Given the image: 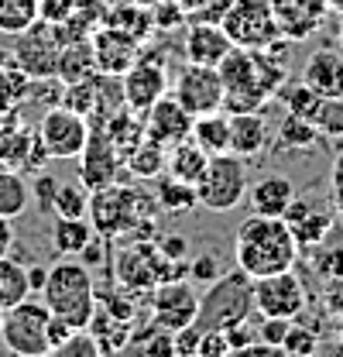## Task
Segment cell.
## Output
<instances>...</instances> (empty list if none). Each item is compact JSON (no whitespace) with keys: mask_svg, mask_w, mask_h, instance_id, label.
<instances>
[{"mask_svg":"<svg viewBox=\"0 0 343 357\" xmlns=\"http://www.w3.org/2000/svg\"><path fill=\"white\" fill-rule=\"evenodd\" d=\"M234 258H237V268L247 271L251 278H264V275L296 268L299 244H296L289 223L282 220V217H261V213H251L247 220L237 227Z\"/></svg>","mask_w":343,"mask_h":357,"instance_id":"6da1fadb","label":"cell"},{"mask_svg":"<svg viewBox=\"0 0 343 357\" xmlns=\"http://www.w3.org/2000/svg\"><path fill=\"white\" fill-rule=\"evenodd\" d=\"M52 316H62L76 330H86L93 312H96V282L93 268H86L76 255H62V261L48 268L45 285L38 292Z\"/></svg>","mask_w":343,"mask_h":357,"instance_id":"7a4b0ae2","label":"cell"},{"mask_svg":"<svg viewBox=\"0 0 343 357\" xmlns=\"http://www.w3.org/2000/svg\"><path fill=\"white\" fill-rule=\"evenodd\" d=\"M254 312V278L241 268L234 271H220L206 296H199V312H196V326L206 333V330H227L234 323H244L251 319Z\"/></svg>","mask_w":343,"mask_h":357,"instance_id":"3957f363","label":"cell"},{"mask_svg":"<svg viewBox=\"0 0 343 357\" xmlns=\"http://www.w3.org/2000/svg\"><path fill=\"white\" fill-rule=\"evenodd\" d=\"M48 319H52L48 306L42 299H35V296H28L17 306L3 310V323H0L3 347L17 357L52 354V347H48Z\"/></svg>","mask_w":343,"mask_h":357,"instance_id":"277c9868","label":"cell"},{"mask_svg":"<svg viewBox=\"0 0 343 357\" xmlns=\"http://www.w3.org/2000/svg\"><path fill=\"white\" fill-rule=\"evenodd\" d=\"M196 196H199V206H206V210H213V213L234 210V206L247 196V169H244V158L234 155V151L210 155L206 172L196 182Z\"/></svg>","mask_w":343,"mask_h":357,"instance_id":"5b68a950","label":"cell"},{"mask_svg":"<svg viewBox=\"0 0 343 357\" xmlns=\"http://www.w3.org/2000/svg\"><path fill=\"white\" fill-rule=\"evenodd\" d=\"M220 28L237 48H268L282 38L271 0H230L220 14Z\"/></svg>","mask_w":343,"mask_h":357,"instance_id":"8992f818","label":"cell"},{"mask_svg":"<svg viewBox=\"0 0 343 357\" xmlns=\"http://www.w3.org/2000/svg\"><path fill=\"white\" fill-rule=\"evenodd\" d=\"M69 42L66 24H52V21H35L28 31L14 35V66L21 73H28L31 79L55 76L59 69V52Z\"/></svg>","mask_w":343,"mask_h":357,"instance_id":"52a82bcc","label":"cell"},{"mask_svg":"<svg viewBox=\"0 0 343 357\" xmlns=\"http://www.w3.org/2000/svg\"><path fill=\"white\" fill-rule=\"evenodd\" d=\"M35 134L45 144L48 158H79V151L86 148V137H89V124H86L83 114L55 103L42 114Z\"/></svg>","mask_w":343,"mask_h":357,"instance_id":"ba28073f","label":"cell"},{"mask_svg":"<svg viewBox=\"0 0 343 357\" xmlns=\"http://www.w3.org/2000/svg\"><path fill=\"white\" fill-rule=\"evenodd\" d=\"M144 206H148V203H144L137 192H130V189H117V182H114V185L93 189L86 217H89V223H93V230H96V234L114 237V234L128 230L130 220H141V210H144Z\"/></svg>","mask_w":343,"mask_h":357,"instance_id":"9c48e42d","label":"cell"},{"mask_svg":"<svg viewBox=\"0 0 343 357\" xmlns=\"http://www.w3.org/2000/svg\"><path fill=\"white\" fill-rule=\"evenodd\" d=\"M223 79L216 73V66H199V62H189L185 69H178L175 83H172V96L192 114H213L223 110Z\"/></svg>","mask_w":343,"mask_h":357,"instance_id":"30bf717a","label":"cell"},{"mask_svg":"<svg viewBox=\"0 0 343 357\" xmlns=\"http://www.w3.org/2000/svg\"><path fill=\"white\" fill-rule=\"evenodd\" d=\"M305 310V285L302 278L285 268L275 275L254 278V312L257 316H282V319H296Z\"/></svg>","mask_w":343,"mask_h":357,"instance_id":"8fae6325","label":"cell"},{"mask_svg":"<svg viewBox=\"0 0 343 357\" xmlns=\"http://www.w3.org/2000/svg\"><path fill=\"white\" fill-rule=\"evenodd\" d=\"M196 312H199V296L189 282L182 278H165L155 285L151 292V323H158L162 330H182L189 323H196Z\"/></svg>","mask_w":343,"mask_h":357,"instance_id":"7c38bea8","label":"cell"},{"mask_svg":"<svg viewBox=\"0 0 343 357\" xmlns=\"http://www.w3.org/2000/svg\"><path fill=\"white\" fill-rule=\"evenodd\" d=\"M89 48H93L96 73H107V76H124L141 59V38H134L130 31H121L114 24H96L89 31Z\"/></svg>","mask_w":343,"mask_h":357,"instance_id":"4fadbf2b","label":"cell"},{"mask_svg":"<svg viewBox=\"0 0 343 357\" xmlns=\"http://www.w3.org/2000/svg\"><path fill=\"white\" fill-rule=\"evenodd\" d=\"M282 100H285L289 114L309 121L319 134H326V137H340L343 134V100H326V96L312 93L305 83L285 89Z\"/></svg>","mask_w":343,"mask_h":357,"instance_id":"5bb4252c","label":"cell"},{"mask_svg":"<svg viewBox=\"0 0 343 357\" xmlns=\"http://www.w3.org/2000/svg\"><path fill=\"white\" fill-rule=\"evenodd\" d=\"M121 165H124V155L114 148L110 134L100 131L86 137V148L79 151V182L86 189H103V185H114L121 176Z\"/></svg>","mask_w":343,"mask_h":357,"instance_id":"9a60e30c","label":"cell"},{"mask_svg":"<svg viewBox=\"0 0 343 357\" xmlns=\"http://www.w3.org/2000/svg\"><path fill=\"white\" fill-rule=\"evenodd\" d=\"M121 89H124V103H128L130 110H141L144 114L155 100H162L169 93L165 62H155V59H148L141 52V59L121 76Z\"/></svg>","mask_w":343,"mask_h":357,"instance_id":"2e32d148","label":"cell"},{"mask_svg":"<svg viewBox=\"0 0 343 357\" xmlns=\"http://www.w3.org/2000/svg\"><path fill=\"white\" fill-rule=\"evenodd\" d=\"M282 220L289 223V230H292L299 251H312L316 244H323V241L330 237V230H333V223H337V213L326 210V206L316 203V199H302V196H296Z\"/></svg>","mask_w":343,"mask_h":357,"instance_id":"e0dca14e","label":"cell"},{"mask_svg":"<svg viewBox=\"0 0 343 357\" xmlns=\"http://www.w3.org/2000/svg\"><path fill=\"white\" fill-rule=\"evenodd\" d=\"M189 131H192V114L172 93H165L162 100H155L144 110V134L155 137V141H162L165 148H172L182 137H189Z\"/></svg>","mask_w":343,"mask_h":357,"instance_id":"ac0fdd59","label":"cell"},{"mask_svg":"<svg viewBox=\"0 0 343 357\" xmlns=\"http://www.w3.org/2000/svg\"><path fill=\"white\" fill-rule=\"evenodd\" d=\"M271 10H275L282 38L302 42L323 24L330 7H326V0H271Z\"/></svg>","mask_w":343,"mask_h":357,"instance_id":"d6986e66","label":"cell"},{"mask_svg":"<svg viewBox=\"0 0 343 357\" xmlns=\"http://www.w3.org/2000/svg\"><path fill=\"white\" fill-rule=\"evenodd\" d=\"M48 151L38 141V134H31L21 124H3L0 128V169H42Z\"/></svg>","mask_w":343,"mask_h":357,"instance_id":"ffe728a7","label":"cell"},{"mask_svg":"<svg viewBox=\"0 0 343 357\" xmlns=\"http://www.w3.org/2000/svg\"><path fill=\"white\" fill-rule=\"evenodd\" d=\"M185 59L199 62V66H220V59L234 48V42L227 38V31L220 28V21L210 17H196L185 31Z\"/></svg>","mask_w":343,"mask_h":357,"instance_id":"44dd1931","label":"cell"},{"mask_svg":"<svg viewBox=\"0 0 343 357\" xmlns=\"http://www.w3.org/2000/svg\"><path fill=\"white\" fill-rule=\"evenodd\" d=\"M302 83L326 100H343V52L333 48L312 52L302 69Z\"/></svg>","mask_w":343,"mask_h":357,"instance_id":"7402d4cb","label":"cell"},{"mask_svg":"<svg viewBox=\"0 0 343 357\" xmlns=\"http://www.w3.org/2000/svg\"><path fill=\"white\" fill-rule=\"evenodd\" d=\"M271 137L268 128V117L257 114V110H241V114H230V151L241 155V158H254L257 151H264Z\"/></svg>","mask_w":343,"mask_h":357,"instance_id":"603a6c76","label":"cell"},{"mask_svg":"<svg viewBox=\"0 0 343 357\" xmlns=\"http://www.w3.org/2000/svg\"><path fill=\"white\" fill-rule=\"evenodd\" d=\"M296 185L292 178L285 176H264L257 178L254 185H247V199H251V210L261 217H285V210L292 206L296 199Z\"/></svg>","mask_w":343,"mask_h":357,"instance_id":"cb8c5ba5","label":"cell"},{"mask_svg":"<svg viewBox=\"0 0 343 357\" xmlns=\"http://www.w3.org/2000/svg\"><path fill=\"white\" fill-rule=\"evenodd\" d=\"M206 165H210V155L192 141V137H182V141H175L169 148V162H165V172L172 178H178V182H189V185H196L199 176L206 172Z\"/></svg>","mask_w":343,"mask_h":357,"instance_id":"d4e9b609","label":"cell"},{"mask_svg":"<svg viewBox=\"0 0 343 357\" xmlns=\"http://www.w3.org/2000/svg\"><path fill=\"white\" fill-rule=\"evenodd\" d=\"M59 83H79L96 76V62H93V48H89V35L86 38H69L59 52V69H55Z\"/></svg>","mask_w":343,"mask_h":357,"instance_id":"484cf974","label":"cell"},{"mask_svg":"<svg viewBox=\"0 0 343 357\" xmlns=\"http://www.w3.org/2000/svg\"><path fill=\"white\" fill-rule=\"evenodd\" d=\"M189 137H192L206 155H223V151H230V114L213 110V114L192 117V131H189Z\"/></svg>","mask_w":343,"mask_h":357,"instance_id":"4316f807","label":"cell"},{"mask_svg":"<svg viewBox=\"0 0 343 357\" xmlns=\"http://www.w3.org/2000/svg\"><path fill=\"white\" fill-rule=\"evenodd\" d=\"M96 237L89 217H55L52 223V244L59 255H79L86 244Z\"/></svg>","mask_w":343,"mask_h":357,"instance_id":"83f0119b","label":"cell"},{"mask_svg":"<svg viewBox=\"0 0 343 357\" xmlns=\"http://www.w3.org/2000/svg\"><path fill=\"white\" fill-rule=\"evenodd\" d=\"M107 134H110L114 148H117L121 155H128L130 148H137V144L148 137V134H144V114H141V110H130L128 103H124L121 110L110 114Z\"/></svg>","mask_w":343,"mask_h":357,"instance_id":"f1b7e54d","label":"cell"},{"mask_svg":"<svg viewBox=\"0 0 343 357\" xmlns=\"http://www.w3.org/2000/svg\"><path fill=\"white\" fill-rule=\"evenodd\" d=\"M165 162H169V148H165L162 141H155V137H144L137 148H130L128 155H124V165H128L137 178L162 176V172H165Z\"/></svg>","mask_w":343,"mask_h":357,"instance_id":"f546056e","label":"cell"},{"mask_svg":"<svg viewBox=\"0 0 343 357\" xmlns=\"http://www.w3.org/2000/svg\"><path fill=\"white\" fill-rule=\"evenodd\" d=\"M31 203V185L17 169H0V217L17 220Z\"/></svg>","mask_w":343,"mask_h":357,"instance_id":"4dcf8cb0","label":"cell"},{"mask_svg":"<svg viewBox=\"0 0 343 357\" xmlns=\"http://www.w3.org/2000/svg\"><path fill=\"white\" fill-rule=\"evenodd\" d=\"M103 24H114V28H121V31H130L134 38L144 42V35L155 28V17H151V7L124 0V3H117V7H110V10L103 14Z\"/></svg>","mask_w":343,"mask_h":357,"instance_id":"1f68e13d","label":"cell"},{"mask_svg":"<svg viewBox=\"0 0 343 357\" xmlns=\"http://www.w3.org/2000/svg\"><path fill=\"white\" fill-rule=\"evenodd\" d=\"M31 296V285H28V268L21 261H14L10 255L0 258V306L10 310L17 306L21 299Z\"/></svg>","mask_w":343,"mask_h":357,"instance_id":"d6a6232c","label":"cell"},{"mask_svg":"<svg viewBox=\"0 0 343 357\" xmlns=\"http://www.w3.org/2000/svg\"><path fill=\"white\" fill-rule=\"evenodd\" d=\"M38 21V0H0V31L21 35Z\"/></svg>","mask_w":343,"mask_h":357,"instance_id":"836d02e7","label":"cell"},{"mask_svg":"<svg viewBox=\"0 0 343 357\" xmlns=\"http://www.w3.org/2000/svg\"><path fill=\"white\" fill-rule=\"evenodd\" d=\"M158 206H162L165 213H189V210H196V206H199L196 185L178 182V178L169 176L162 185H158Z\"/></svg>","mask_w":343,"mask_h":357,"instance_id":"e575fe53","label":"cell"},{"mask_svg":"<svg viewBox=\"0 0 343 357\" xmlns=\"http://www.w3.org/2000/svg\"><path fill=\"white\" fill-rule=\"evenodd\" d=\"M86 210H89V189L83 182H69V185L55 189V196H52L55 217H86Z\"/></svg>","mask_w":343,"mask_h":357,"instance_id":"d590c367","label":"cell"},{"mask_svg":"<svg viewBox=\"0 0 343 357\" xmlns=\"http://www.w3.org/2000/svg\"><path fill=\"white\" fill-rule=\"evenodd\" d=\"M278 351H282V354H292V357H312L316 351H319V337H316L312 326H305V323H296V319H292Z\"/></svg>","mask_w":343,"mask_h":357,"instance_id":"8d00e7d4","label":"cell"},{"mask_svg":"<svg viewBox=\"0 0 343 357\" xmlns=\"http://www.w3.org/2000/svg\"><path fill=\"white\" fill-rule=\"evenodd\" d=\"M278 137H282L285 148H316L319 131H316L309 121H302V117H296V114H289V117L282 121V128H278Z\"/></svg>","mask_w":343,"mask_h":357,"instance_id":"74e56055","label":"cell"},{"mask_svg":"<svg viewBox=\"0 0 343 357\" xmlns=\"http://www.w3.org/2000/svg\"><path fill=\"white\" fill-rule=\"evenodd\" d=\"M316 255H312V268L323 275V278H337L343 275V244H316L312 248Z\"/></svg>","mask_w":343,"mask_h":357,"instance_id":"f35d334b","label":"cell"},{"mask_svg":"<svg viewBox=\"0 0 343 357\" xmlns=\"http://www.w3.org/2000/svg\"><path fill=\"white\" fill-rule=\"evenodd\" d=\"M55 354L59 357H100L103 351H100V344H96V337L89 330H76Z\"/></svg>","mask_w":343,"mask_h":357,"instance_id":"ab89813d","label":"cell"},{"mask_svg":"<svg viewBox=\"0 0 343 357\" xmlns=\"http://www.w3.org/2000/svg\"><path fill=\"white\" fill-rule=\"evenodd\" d=\"M223 337H227L230 354H244L247 347H254L257 344V326H251V319H244V323L227 326V330H223Z\"/></svg>","mask_w":343,"mask_h":357,"instance_id":"60d3db41","label":"cell"},{"mask_svg":"<svg viewBox=\"0 0 343 357\" xmlns=\"http://www.w3.org/2000/svg\"><path fill=\"white\" fill-rule=\"evenodd\" d=\"M289 323H292V319H282V316H261L257 340H261L264 347L278 351V347H282V340H285V330H289Z\"/></svg>","mask_w":343,"mask_h":357,"instance_id":"b9f144b4","label":"cell"},{"mask_svg":"<svg viewBox=\"0 0 343 357\" xmlns=\"http://www.w3.org/2000/svg\"><path fill=\"white\" fill-rule=\"evenodd\" d=\"M76 10V0H38V17L52 24H66Z\"/></svg>","mask_w":343,"mask_h":357,"instance_id":"7bdbcfd3","label":"cell"},{"mask_svg":"<svg viewBox=\"0 0 343 357\" xmlns=\"http://www.w3.org/2000/svg\"><path fill=\"white\" fill-rule=\"evenodd\" d=\"M199 337H203V330H199L196 323L175 330V333H172V347H175V354H182V357L196 354V351H199Z\"/></svg>","mask_w":343,"mask_h":357,"instance_id":"ee69618b","label":"cell"},{"mask_svg":"<svg viewBox=\"0 0 343 357\" xmlns=\"http://www.w3.org/2000/svg\"><path fill=\"white\" fill-rule=\"evenodd\" d=\"M323 310L343 323V275L326 278V285H323Z\"/></svg>","mask_w":343,"mask_h":357,"instance_id":"f6af8a7d","label":"cell"},{"mask_svg":"<svg viewBox=\"0 0 343 357\" xmlns=\"http://www.w3.org/2000/svg\"><path fill=\"white\" fill-rule=\"evenodd\" d=\"M151 17H155V28H178L185 14H182V7L175 0H158L151 7Z\"/></svg>","mask_w":343,"mask_h":357,"instance_id":"bcb514c9","label":"cell"},{"mask_svg":"<svg viewBox=\"0 0 343 357\" xmlns=\"http://www.w3.org/2000/svg\"><path fill=\"white\" fill-rule=\"evenodd\" d=\"M330 196H333V213L343 223V151L333 162V172H330Z\"/></svg>","mask_w":343,"mask_h":357,"instance_id":"7dc6e473","label":"cell"},{"mask_svg":"<svg viewBox=\"0 0 343 357\" xmlns=\"http://www.w3.org/2000/svg\"><path fill=\"white\" fill-rule=\"evenodd\" d=\"M196 354H203V357H223V354H230V347H227V337L220 333V330H206L203 337H199V351Z\"/></svg>","mask_w":343,"mask_h":357,"instance_id":"c3c4849f","label":"cell"},{"mask_svg":"<svg viewBox=\"0 0 343 357\" xmlns=\"http://www.w3.org/2000/svg\"><path fill=\"white\" fill-rule=\"evenodd\" d=\"M73 333H76V326H73V323H66L62 316H52V319H48V347H52V354H55V351H59Z\"/></svg>","mask_w":343,"mask_h":357,"instance_id":"681fc988","label":"cell"},{"mask_svg":"<svg viewBox=\"0 0 343 357\" xmlns=\"http://www.w3.org/2000/svg\"><path fill=\"white\" fill-rule=\"evenodd\" d=\"M189 271H192V278H199V282H206V285H210L216 275H220V261H216L213 255H203V258H196V261H192Z\"/></svg>","mask_w":343,"mask_h":357,"instance_id":"f907efd6","label":"cell"},{"mask_svg":"<svg viewBox=\"0 0 343 357\" xmlns=\"http://www.w3.org/2000/svg\"><path fill=\"white\" fill-rule=\"evenodd\" d=\"M158 251H162L169 261H182V258L189 255V241H185V237H165Z\"/></svg>","mask_w":343,"mask_h":357,"instance_id":"816d5d0a","label":"cell"},{"mask_svg":"<svg viewBox=\"0 0 343 357\" xmlns=\"http://www.w3.org/2000/svg\"><path fill=\"white\" fill-rule=\"evenodd\" d=\"M55 189H59V182H55L52 176H38V182H35V189H31V192L38 196V203H42V206L52 210V196H55Z\"/></svg>","mask_w":343,"mask_h":357,"instance_id":"f5cc1de1","label":"cell"},{"mask_svg":"<svg viewBox=\"0 0 343 357\" xmlns=\"http://www.w3.org/2000/svg\"><path fill=\"white\" fill-rule=\"evenodd\" d=\"M14 241H17V237H14V220L0 217V258L14 251Z\"/></svg>","mask_w":343,"mask_h":357,"instance_id":"db71d44e","label":"cell"},{"mask_svg":"<svg viewBox=\"0 0 343 357\" xmlns=\"http://www.w3.org/2000/svg\"><path fill=\"white\" fill-rule=\"evenodd\" d=\"M3 66H14V35L0 31V69Z\"/></svg>","mask_w":343,"mask_h":357,"instance_id":"11a10c76","label":"cell"},{"mask_svg":"<svg viewBox=\"0 0 343 357\" xmlns=\"http://www.w3.org/2000/svg\"><path fill=\"white\" fill-rule=\"evenodd\" d=\"M45 275H48V268H42V265H31V268H28V285H31V296H38V292H42Z\"/></svg>","mask_w":343,"mask_h":357,"instance_id":"9f6ffc18","label":"cell"},{"mask_svg":"<svg viewBox=\"0 0 343 357\" xmlns=\"http://www.w3.org/2000/svg\"><path fill=\"white\" fill-rule=\"evenodd\" d=\"M175 3L182 7V14H196V17L210 7V0H175Z\"/></svg>","mask_w":343,"mask_h":357,"instance_id":"6f0895ef","label":"cell"},{"mask_svg":"<svg viewBox=\"0 0 343 357\" xmlns=\"http://www.w3.org/2000/svg\"><path fill=\"white\" fill-rule=\"evenodd\" d=\"M326 7H330L337 17H343V0H326Z\"/></svg>","mask_w":343,"mask_h":357,"instance_id":"680465c9","label":"cell"},{"mask_svg":"<svg viewBox=\"0 0 343 357\" xmlns=\"http://www.w3.org/2000/svg\"><path fill=\"white\" fill-rule=\"evenodd\" d=\"M337 42H340V52H343V17H340V31H337Z\"/></svg>","mask_w":343,"mask_h":357,"instance_id":"91938a15","label":"cell"},{"mask_svg":"<svg viewBox=\"0 0 343 357\" xmlns=\"http://www.w3.org/2000/svg\"><path fill=\"white\" fill-rule=\"evenodd\" d=\"M134 3H144V7H155L158 0H134Z\"/></svg>","mask_w":343,"mask_h":357,"instance_id":"94428289","label":"cell"},{"mask_svg":"<svg viewBox=\"0 0 343 357\" xmlns=\"http://www.w3.org/2000/svg\"><path fill=\"white\" fill-rule=\"evenodd\" d=\"M0 323H3V306H0Z\"/></svg>","mask_w":343,"mask_h":357,"instance_id":"6125c7cd","label":"cell"}]
</instances>
